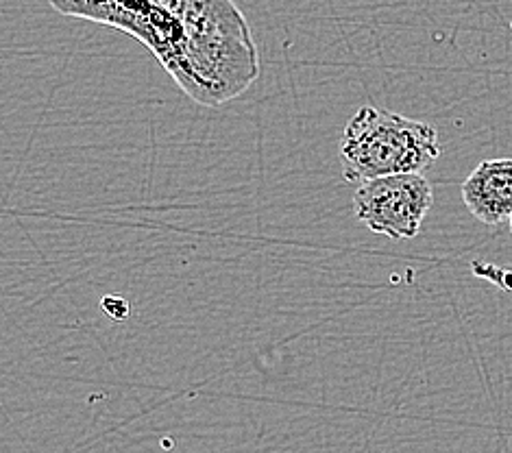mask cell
I'll return each instance as SVG.
<instances>
[{"label":"cell","mask_w":512,"mask_h":453,"mask_svg":"<svg viewBox=\"0 0 512 453\" xmlns=\"http://www.w3.org/2000/svg\"><path fill=\"white\" fill-rule=\"evenodd\" d=\"M510 234H512V216H510Z\"/></svg>","instance_id":"cell-5"},{"label":"cell","mask_w":512,"mask_h":453,"mask_svg":"<svg viewBox=\"0 0 512 453\" xmlns=\"http://www.w3.org/2000/svg\"><path fill=\"white\" fill-rule=\"evenodd\" d=\"M462 201L480 223L497 227L512 216V157L484 159L462 183Z\"/></svg>","instance_id":"cell-4"},{"label":"cell","mask_w":512,"mask_h":453,"mask_svg":"<svg viewBox=\"0 0 512 453\" xmlns=\"http://www.w3.org/2000/svg\"><path fill=\"white\" fill-rule=\"evenodd\" d=\"M441 157L438 131L430 122L364 105L351 116L340 140V164L351 183L423 173Z\"/></svg>","instance_id":"cell-2"},{"label":"cell","mask_w":512,"mask_h":453,"mask_svg":"<svg viewBox=\"0 0 512 453\" xmlns=\"http://www.w3.org/2000/svg\"><path fill=\"white\" fill-rule=\"evenodd\" d=\"M432 203V183L421 173L369 179L353 192L356 218L373 234H382L390 240H412L419 236Z\"/></svg>","instance_id":"cell-3"},{"label":"cell","mask_w":512,"mask_h":453,"mask_svg":"<svg viewBox=\"0 0 512 453\" xmlns=\"http://www.w3.org/2000/svg\"><path fill=\"white\" fill-rule=\"evenodd\" d=\"M59 14L142 42L192 101L221 107L260 77L258 44L234 0H48Z\"/></svg>","instance_id":"cell-1"}]
</instances>
